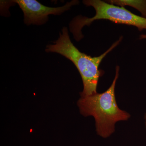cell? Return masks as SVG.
Masks as SVG:
<instances>
[{
	"label": "cell",
	"instance_id": "cell-2",
	"mask_svg": "<svg viewBox=\"0 0 146 146\" xmlns=\"http://www.w3.org/2000/svg\"><path fill=\"white\" fill-rule=\"evenodd\" d=\"M119 72V67L117 66L115 78L106 91L80 97L77 103L82 115L94 117L97 134L104 138L109 137L115 132L117 122L127 121L131 117L129 113L119 108L116 101L115 87Z\"/></svg>",
	"mask_w": 146,
	"mask_h": 146
},
{
	"label": "cell",
	"instance_id": "cell-6",
	"mask_svg": "<svg viewBox=\"0 0 146 146\" xmlns=\"http://www.w3.org/2000/svg\"><path fill=\"white\" fill-rule=\"evenodd\" d=\"M141 39H146V34H142L140 36Z\"/></svg>",
	"mask_w": 146,
	"mask_h": 146
},
{
	"label": "cell",
	"instance_id": "cell-4",
	"mask_svg": "<svg viewBox=\"0 0 146 146\" xmlns=\"http://www.w3.org/2000/svg\"><path fill=\"white\" fill-rule=\"evenodd\" d=\"M11 2L19 5L23 12L24 23L27 25H44L48 21L49 15H61L79 3L78 1L74 0L63 6L52 7L43 5L35 0H15Z\"/></svg>",
	"mask_w": 146,
	"mask_h": 146
},
{
	"label": "cell",
	"instance_id": "cell-3",
	"mask_svg": "<svg viewBox=\"0 0 146 146\" xmlns=\"http://www.w3.org/2000/svg\"><path fill=\"white\" fill-rule=\"evenodd\" d=\"M83 3L87 6L93 7L96 14L91 18L77 16L70 24V29L74 38L79 41L83 38L82 29L89 26L96 20H107L117 23L133 26L141 31L146 29V18L133 14L123 7L118 6L101 0H84Z\"/></svg>",
	"mask_w": 146,
	"mask_h": 146
},
{
	"label": "cell",
	"instance_id": "cell-5",
	"mask_svg": "<svg viewBox=\"0 0 146 146\" xmlns=\"http://www.w3.org/2000/svg\"><path fill=\"white\" fill-rule=\"evenodd\" d=\"M106 2L123 7L129 6L136 9L142 14L143 17L146 18V0L144 1H133V0H111L107 1Z\"/></svg>",
	"mask_w": 146,
	"mask_h": 146
},
{
	"label": "cell",
	"instance_id": "cell-7",
	"mask_svg": "<svg viewBox=\"0 0 146 146\" xmlns=\"http://www.w3.org/2000/svg\"><path fill=\"white\" fill-rule=\"evenodd\" d=\"M145 126L146 128V113L145 115Z\"/></svg>",
	"mask_w": 146,
	"mask_h": 146
},
{
	"label": "cell",
	"instance_id": "cell-1",
	"mask_svg": "<svg viewBox=\"0 0 146 146\" xmlns=\"http://www.w3.org/2000/svg\"><path fill=\"white\" fill-rule=\"evenodd\" d=\"M123 37L115 42L105 52L97 57H92L82 52L74 45L69 36L68 28L64 27L57 40L52 44L47 45V52L57 53L71 60L78 70L83 84V90L80 96H88L97 94V86L103 71L100 70L101 62L108 54L119 44Z\"/></svg>",
	"mask_w": 146,
	"mask_h": 146
}]
</instances>
